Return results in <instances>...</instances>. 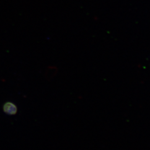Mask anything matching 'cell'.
Instances as JSON below:
<instances>
[{"mask_svg":"<svg viewBox=\"0 0 150 150\" xmlns=\"http://www.w3.org/2000/svg\"><path fill=\"white\" fill-rule=\"evenodd\" d=\"M2 109L4 112L10 116L15 115L18 112V108L16 104L10 101L6 102L2 106Z\"/></svg>","mask_w":150,"mask_h":150,"instance_id":"cell-1","label":"cell"}]
</instances>
